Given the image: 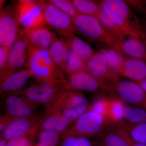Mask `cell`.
<instances>
[{
  "instance_id": "obj_25",
  "label": "cell",
  "mask_w": 146,
  "mask_h": 146,
  "mask_svg": "<svg viewBox=\"0 0 146 146\" xmlns=\"http://www.w3.org/2000/svg\"><path fill=\"white\" fill-rule=\"evenodd\" d=\"M118 125L127 132L132 141L146 144V123L131 124L123 122L118 123Z\"/></svg>"
},
{
  "instance_id": "obj_20",
  "label": "cell",
  "mask_w": 146,
  "mask_h": 146,
  "mask_svg": "<svg viewBox=\"0 0 146 146\" xmlns=\"http://www.w3.org/2000/svg\"><path fill=\"white\" fill-rule=\"evenodd\" d=\"M113 49L130 58L146 61V45L134 38H126L115 45Z\"/></svg>"
},
{
  "instance_id": "obj_27",
  "label": "cell",
  "mask_w": 146,
  "mask_h": 146,
  "mask_svg": "<svg viewBox=\"0 0 146 146\" xmlns=\"http://www.w3.org/2000/svg\"><path fill=\"white\" fill-rule=\"evenodd\" d=\"M83 71H87L86 62L70 49L69 58L64 72L70 75L74 73Z\"/></svg>"
},
{
  "instance_id": "obj_22",
  "label": "cell",
  "mask_w": 146,
  "mask_h": 146,
  "mask_svg": "<svg viewBox=\"0 0 146 146\" xmlns=\"http://www.w3.org/2000/svg\"><path fill=\"white\" fill-rule=\"evenodd\" d=\"M69 47L76 54L87 62L95 54L92 47L87 42L73 35L66 39Z\"/></svg>"
},
{
  "instance_id": "obj_6",
  "label": "cell",
  "mask_w": 146,
  "mask_h": 146,
  "mask_svg": "<svg viewBox=\"0 0 146 146\" xmlns=\"http://www.w3.org/2000/svg\"><path fill=\"white\" fill-rule=\"evenodd\" d=\"M17 17L23 29L46 26L43 10V1H18L16 5Z\"/></svg>"
},
{
  "instance_id": "obj_16",
  "label": "cell",
  "mask_w": 146,
  "mask_h": 146,
  "mask_svg": "<svg viewBox=\"0 0 146 146\" xmlns=\"http://www.w3.org/2000/svg\"><path fill=\"white\" fill-rule=\"evenodd\" d=\"M73 122L59 112L46 113V115L31 129L32 133L35 135L42 130H50L65 133L70 129Z\"/></svg>"
},
{
  "instance_id": "obj_34",
  "label": "cell",
  "mask_w": 146,
  "mask_h": 146,
  "mask_svg": "<svg viewBox=\"0 0 146 146\" xmlns=\"http://www.w3.org/2000/svg\"><path fill=\"white\" fill-rule=\"evenodd\" d=\"M9 50V48L0 46V74L3 72L6 68Z\"/></svg>"
},
{
  "instance_id": "obj_30",
  "label": "cell",
  "mask_w": 146,
  "mask_h": 146,
  "mask_svg": "<svg viewBox=\"0 0 146 146\" xmlns=\"http://www.w3.org/2000/svg\"><path fill=\"white\" fill-rule=\"evenodd\" d=\"M60 133L50 130L39 131L38 142L35 146H56L60 140Z\"/></svg>"
},
{
  "instance_id": "obj_31",
  "label": "cell",
  "mask_w": 146,
  "mask_h": 146,
  "mask_svg": "<svg viewBox=\"0 0 146 146\" xmlns=\"http://www.w3.org/2000/svg\"><path fill=\"white\" fill-rule=\"evenodd\" d=\"M49 1L60 10L69 15L72 19L80 13L73 4L72 1L51 0Z\"/></svg>"
},
{
  "instance_id": "obj_1",
  "label": "cell",
  "mask_w": 146,
  "mask_h": 146,
  "mask_svg": "<svg viewBox=\"0 0 146 146\" xmlns=\"http://www.w3.org/2000/svg\"><path fill=\"white\" fill-rule=\"evenodd\" d=\"M99 2L107 16L127 37L137 39L146 45V37L140 19L126 1L103 0Z\"/></svg>"
},
{
  "instance_id": "obj_13",
  "label": "cell",
  "mask_w": 146,
  "mask_h": 146,
  "mask_svg": "<svg viewBox=\"0 0 146 146\" xmlns=\"http://www.w3.org/2000/svg\"><path fill=\"white\" fill-rule=\"evenodd\" d=\"M113 89L125 102L146 110V92L138 84L128 80L119 81Z\"/></svg>"
},
{
  "instance_id": "obj_37",
  "label": "cell",
  "mask_w": 146,
  "mask_h": 146,
  "mask_svg": "<svg viewBox=\"0 0 146 146\" xmlns=\"http://www.w3.org/2000/svg\"><path fill=\"white\" fill-rule=\"evenodd\" d=\"M137 83L146 92V78L140 82H137Z\"/></svg>"
},
{
  "instance_id": "obj_5",
  "label": "cell",
  "mask_w": 146,
  "mask_h": 146,
  "mask_svg": "<svg viewBox=\"0 0 146 146\" xmlns=\"http://www.w3.org/2000/svg\"><path fill=\"white\" fill-rule=\"evenodd\" d=\"M59 87L63 90L83 91L92 93H112L114 91L87 71L70 75L68 79L60 84Z\"/></svg>"
},
{
  "instance_id": "obj_15",
  "label": "cell",
  "mask_w": 146,
  "mask_h": 146,
  "mask_svg": "<svg viewBox=\"0 0 146 146\" xmlns=\"http://www.w3.org/2000/svg\"><path fill=\"white\" fill-rule=\"evenodd\" d=\"M37 106L22 95L19 96L17 94H9L5 100V115L16 118L29 117L34 115Z\"/></svg>"
},
{
  "instance_id": "obj_40",
  "label": "cell",
  "mask_w": 146,
  "mask_h": 146,
  "mask_svg": "<svg viewBox=\"0 0 146 146\" xmlns=\"http://www.w3.org/2000/svg\"><path fill=\"white\" fill-rule=\"evenodd\" d=\"M142 2H143V3L144 6L145 7L146 9V0H145V1H142Z\"/></svg>"
},
{
  "instance_id": "obj_33",
  "label": "cell",
  "mask_w": 146,
  "mask_h": 146,
  "mask_svg": "<svg viewBox=\"0 0 146 146\" xmlns=\"http://www.w3.org/2000/svg\"><path fill=\"white\" fill-rule=\"evenodd\" d=\"M108 104V97H100L97 98L92 105L89 106V109L106 117Z\"/></svg>"
},
{
  "instance_id": "obj_8",
  "label": "cell",
  "mask_w": 146,
  "mask_h": 146,
  "mask_svg": "<svg viewBox=\"0 0 146 146\" xmlns=\"http://www.w3.org/2000/svg\"><path fill=\"white\" fill-rule=\"evenodd\" d=\"M20 25L15 6L10 5L1 9L0 45L10 48L20 33Z\"/></svg>"
},
{
  "instance_id": "obj_17",
  "label": "cell",
  "mask_w": 146,
  "mask_h": 146,
  "mask_svg": "<svg viewBox=\"0 0 146 146\" xmlns=\"http://www.w3.org/2000/svg\"><path fill=\"white\" fill-rule=\"evenodd\" d=\"M32 77H33L32 73L27 69L14 72L0 81L1 94L5 95L20 93Z\"/></svg>"
},
{
  "instance_id": "obj_18",
  "label": "cell",
  "mask_w": 146,
  "mask_h": 146,
  "mask_svg": "<svg viewBox=\"0 0 146 146\" xmlns=\"http://www.w3.org/2000/svg\"><path fill=\"white\" fill-rule=\"evenodd\" d=\"M23 33L30 44L38 48L49 49L57 38L46 26L37 28L23 29Z\"/></svg>"
},
{
  "instance_id": "obj_4",
  "label": "cell",
  "mask_w": 146,
  "mask_h": 146,
  "mask_svg": "<svg viewBox=\"0 0 146 146\" xmlns=\"http://www.w3.org/2000/svg\"><path fill=\"white\" fill-rule=\"evenodd\" d=\"M113 124L107 118L89 109L77 119L64 135L88 137L101 134L107 125Z\"/></svg>"
},
{
  "instance_id": "obj_35",
  "label": "cell",
  "mask_w": 146,
  "mask_h": 146,
  "mask_svg": "<svg viewBox=\"0 0 146 146\" xmlns=\"http://www.w3.org/2000/svg\"><path fill=\"white\" fill-rule=\"evenodd\" d=\"M31 145L27 137H23L9 141L7 146H30Z\"/></svg>"
},
{
  "instance_id": "obj_21",
  "label": "cell",
  "mask_w": 146,
  "mask_h": 146,
  "mask_svg": "<svg viewBox=\"0 0 146 146\" xmlns=\"http://www.w3.org/2000/svg\"><path fill=\"white\" fill-rule=\"evenodd\" d=\"M70 49L66 39L58 37L49 48L50 55L54 62L63 72L67 65Z\"/></svg>"
},
{
  "instance_id": "obj_12",
  "label": "cell",
  "mask_w": 146,
  "mask_h": 146,
  "mask_svg": "<svg viewBox=\"0 0 146 146\" xmlns=\"http://www.w3.org/2000/svg\"><path fill=\"white\" fill-rule=\"evenodd\" d=\"M46 106V112L48 113L60 112L69 108L89 105L86 98L79 91L62 90Z\"/></svg>"
},
{
  "instance_id": "obj_24",
  "label": "cell",
  "mask_w": 146,
  "mask_h": 146,
  "mask_svg": "<svg viewBox=\"0 0 146 146\" xmlns=\"http://www.w3.org/2000/svg\"><path fill=\"white\" fill-rule=\"evenodd\" d=\"M125 106L121 100L115 97H108L106 117L111 122L119 123L124 119Z\"/></svg>"
},
{
  "instance_id": "obj_3",
  "label": "cell",
  "mask_w": 146,
  "mask_h": 146,
  "mask_svg": "<svg viewBox=\"0 0 146 146\" xmlns=\"http://www.w3.org/2000/svg\"><path fill=\"white\" fill-rule=\"evenodd\" d=\"M72 21L78 33L89 42L102 49H112L114 39L98 18L79 13Z\"/></svg>"
},
{
  "instance_id": "obj_29",
  "label": "cell",
  "mask_w": 146,
  "mask_h": 146,
  "mask_svg": "<svg viewBox=\"0 0 146 146\" xmlns=\"http://www.w3.org/2000/svg\"><path fill=\"white\" fill-rule=\"evenodd\" d=\"M100 52L104 55L110 68L119 75L125 60L122 55L111 48L102 49Z\"/></svg>"
},
{
  "instance_id": "obj_10",
  "label": "cell",
  "mask_w": 146,
  "mask_h": 146,
  "mask_svg": "<svg viewBox=\"0 0 146 146\" xmlns=\"http://www.w3.org/2000/svg\"><path fill=\"white\" fill-rule=\"evenodd\" d=\"M86 64L88 72L112 89L119 81L118 74L110 68L104 55L100 52L95 53Z\"/></svg>"
},
{
  "instance_id": "obj_36",
  "label": "cell",
  "mask_w": 146,
  "mask_h": 146,
  "mask_svg": "<svg viewBox=\"0 0 146 146\" xmlns=\"http://www.w3.org/2000/svg\"><path fill=\"white\" fill-rule=\"evenodd\" d=\"M142 17L140 19L142 28L146 37V12L142 14Z\"/></svg>"
},
{
  "instance_id": "obj_2",
  "label": "cell",
  "mask_w": 146,
  "mask_h": 146,
  "mask_svg": "<svg viewBox=\"0 0 146 146\" xmlns=\"http://www.w3.org/2000/svg\"><path fill=\"white\" fill-rule=\"evenodd\" d=\"M29 44L28 56L25 63L27 69L31 72L37 82H52L59 86L66 78L54 62L49 49L38 48Z\"/></svg>"
},
{
  "instance_id": "obj_14",
  "label": "cell",
  "mask_w": 146,
  "mask_h": 146,
  "mask_svg": "<svg viewBox=\"0 0 146 146\" xmlns=\"http://www.w3.org/2000/svg\"><path fill=\"white\" fill-rule=\"evenodd\" d=\"M46 114L45 112L16 119L9 123L2 131L1 136L8 141L26 137L29 131Z\"/></svg>"
},
{
  "instance_id": "obj_11",
  "label": "cell",
  "mask_w": 146,
  "mask_h": 146,
  "mask_svg": "<svg viewBox=\"0 0 146 146\" xmlns=\"http://www.w3.org/2000/svg\"><path fill=\"white\" fill-rule=\"evenodd\" d=\"M63 89L56 84L48 82H38L22 90L21 93L27 99L39 104L49 103Z\"/></svg>"
},
{
  "instance_id": "obj_26",
  "label": "cell",
  "mask_w": 146,
  "mask_h": 146,
  "mask_svg": "<svg viewBox=\"0 0 146 146\" xmlns=\"http://www.w3.org/2000/svg\"><path fill=\"white\" fill-rule=\"evenodd\" d=\"M72 1L80 13L99 19L102 10L99 1L91 0H72Z\"/></svg>"
},
{
  "instance_id": "obj_9",
  "label": "cell",
  "mask_w": 146,
  "mask_h": 146,
  "mask_svg": "<svg viewBox=\"0 0 146 146\" xmlns=\"http://www.w3.org/2000/svg\"><path fill=\"white\" fill-rule=\"evenodd\" d=\"M29 48V42L23 30H21L17 39L9 50L6 68L0 74V81L12 73L20 70L25 65L28 56Z\"/></svg>"
},
{
  "instance_id": "obj_7",
  "label": "cell",
  "mask_w": 146,
  "mask_h": 146,
  "mask_svg": "<svg viewBox=\"0 0 146 146\" xmlns=\"http://www.w3.org/2000/svg\"><path fill=\"white\" fill-rule=\"evenodd\" d=\"M43 10L46 25L63 37L78 33L72 19L49 1H43Z\"/></svg>"
},
{
  "instance_id": "obj_38",
  "label": "cell",
  "mask_w": 146,
  "mask_h": 146,
  "mask_svg": "<svg viewBox=\"0 0 146 146\" xmlns=\"http://www.w3.org/2000/svg\"><path fill=\"white\" fill-rule=\"evenodd\" d=\"M6 141V140L1 136V139H0V146H7V143Z\"/></svg>"
},
{
  "instance_id": "obj_32",
  "label": "cell",
  "mask_w": 146,
  "mask_h": 146,
  "mask_svg": "<svg viewBox=\"0 0 146 146\" xmlns=\"http://www.w3.org/2000/svg\"><path fill=\"white\" fill-rule=\"evenodd\" d=\"M62 146H92L87 138L64 135Z\"/></svg>"
},
{
  "instance_id": "obj_39",
  "label": "cell",
  "mask_w": 146,
  "mask_h": 146,
  "mask_svg": "<svg viewBox=\"0 0 146 146\" xmlns=\"http://www.w3.org/2000/svg\"><path fill=\"white\" fill-rule=\"evenodd\" d=\"M130 146H146V144L140 143H136L133 141L131 144Z\"/></svg>"
},
{
  "instance_id": "obj_23",
  "label": "cell",
  "mask_w": 146,
  "mask_h": 146,
  "mask_svg": "<svg viewBox=\"0 0 146 146\" xmlns=\"http://www.w3.org/2000/svg\"><path fill=\"white\" fill-rule=\"evenodd\" d=\"M130 138L125 130L119 126L115 130L109 131L105 137V146H130L132 143Z\"/></svg>"
},
{
  "instance_id": "obj_19",
  "label": "cell",
  "mask_w": 146,
  "mask_h": 146,
  "mask_svg": "<svg viewBox=\"0 0 146 146\" xmlns=\"http://www.w3.org/2000/svg\"><path fill=\"white\" fill-rule=\"evenodd\" d=\"M119 74L136 83L140 82L146 78V61L130 58L125 59Z\"/></svg>"
},
{
  "instance_id": "obj_28",
  "label": "cell",
  "mask_w": 146,
  "mask_h": 146,
  "mask_svg": "<svg viewBox=\"0 0 146 146\" xmlns=\"http://www.w3.org/2000/svg\"><path fill=\"white\" fill-rule=\"evenodd\" d=\"M124 119L131 124L146 123V110L139 107L125 106Z\"/></svg>"
},
{
  "instance_id": "obj_41",
  "label": "cell",
  "mask_w": 146,
  "mask_h": 146,
  "mask_svg": "<svg viewBox=\"0 0 146 146\" xmlns=\"http://www.w3.org/2000/svg\"><path fill=\"white\" fill-rule=\"evenodd\" d=\"M30 146H32V145H31Z\"/></svg>"
}]
</instances>
